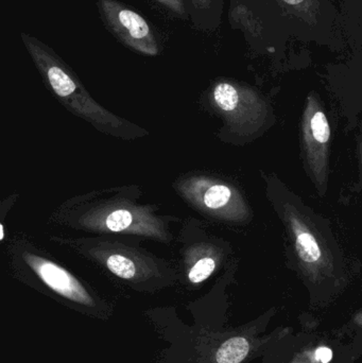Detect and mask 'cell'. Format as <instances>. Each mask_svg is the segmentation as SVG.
Wrapping results in <instances>:
<instances>
[{
    "instance_id": "1",
    "label": "cell",
    "mask_w": 362,
    "mask_h": 363,
    "mask_svg": "<svg viewBox=\"0 0 362 363\" xmlns=\"http://www.w3.org/2000/svg\"><path fill=\"white\" fill-rule=\"evenodd\" d=\"M213 99L242 133H254L267 123L268 104L253 89L222 81L215 85Z\"/></svg>"
},
{
    "instance_id": "2",
    "label": "cell",
    "mask_w": 362,
    "mask_h": 363,
    "mask_svg": "<svg viewBox=\"0 0 362 363\" xmlns=\"http://www.w3.org/2000/svg\"><path fill=\"white\" fill-rule=\"evenodd\" d=\"M329 119L318 98L315 94H310L302 119V143L308 167L321 192L329 172Z\"/></svg>"
},
{
    "instance_id": "3",
    "label": "cell",
    "mask_w": 362,
    "mask_h": 363,
    "mask_svg": "<svg viewBox=\"0 0 362 363\" xmlns=\"http://www.w3.org/2000/svg\"><path fill=\"white\" fill-rule=\"evenodd\" d=\"M100 12L113 33L133 50L146 55H157L159 45L144 17L116 0H100Z\"/></svg>"
},
{
    "instance_id": "4",
    "label": "cell",
    "mask_w": 362,
    "mask_h": 363,
    "mask_svg": "<svg viewBox=\"0 0 362 363\" xmlns=\"http://www.w3.org/2000/svg\"><path fill=\"white\" fill-rule=\"evenodd\" d=\"M353 352L327 339H293L283 337L264 355L267 363H335Z\"/></svg>"
},
{
    "instance_id": "5",
    "label": "cell",
    "mask_w": 362,
    "mask_h": 363,
    "mask_svg": "<svg viewBox=\"0 0 362 363\" xmlns=\"http://www.w3.org/2000/svg\"><path fill=\"white\" fill-rule=\"evenodd\" d=\"M284 211L285 220L295 237V252L304 272L314 281L331 275L333 272L331 254L323 249L322 243L295 206L286 204Z\"/></svg>"
},
{
    "instance_id": "6",
    "label": "cell",
    "mask_w": 362,
    "mask_h": 363,
    "mask_svg": "<svg viewBox=\"0 0 362 363\" xmlns=\"http://www.w3.org/2000/svg\"><path fill=\"white\" fill-rule=\"evenodd\" d=\"M23 259L40 277V281L62 298L82 306H95V301L89 291L65 269L50 260L29 253L23 255Z\"/></svg>"
},
{
    "instance_id": "7",
    "label": "cell",
    "mask_w": 362,
    "mask_h": 363,
    "mask_svg": "<svg viewBox=\"0 0 362 363\" xmlns=\"http://www.w3.org/2000/svg\"><path fill=\"white\" fill-rule=\"evenodd\" d=\"M202 204L225 219L244 220L249 209L242 196L231 186L218 182L206 181L200 185Z\"/></svg>"
},
{
    "instance_id": "8",
    "label": "cell",
    "mask_w": 362,
    "mask_h": 363,
    "mask_svg": "<svg viewBox=\"0 0 362 363\" xmlns=\"http://www.w3.org/2000/svg\"><path fill=\"white\" fill-rule=\"evenodd\" d=\"M106 266L111 272L114 273L116 277L123 279H132L135 277L136 267L135 264L130 259L119 254L111 255L106 260Z\"/></svg>"
},
{
    "instance_id": "9",
    "label": "cell",
    "mask_w": 362,
    "mask_h": 363,
    "mask_svg": "<svg viewBox=\"0 0 362 363\" xmlns=\"http://www.w3.org/2000/svg\"><path fill=\"white\" fill-rule=\"evenodd\" d=\"M216 260L212 257H204L198 260L188 272V279L191 284H201L208 279L216 270Z\"/></svg>"
},
{
    "instance_id": "10",
    "label": "cell",
    "mask_w": 362,
    "mask_h": 363,
    "mask_svg": "<svg viewBox=\"0 0 362 363\" xmlns=\"http://www.w3.org/2000/svg\"><path fill=\"white\" fill-rule=\"evenodd\" d=\"M132 223H133V215L125 209H118L106 217L104 225L111 232L119 233L128 230Z\"/></svg>"
},
{
    "instance_id": "11",
    "label": "cell",
    "mask_w": 362,
    "mask_h": 363,
    "mask_svg": "<svg viewBox=\"0 0 362 363\" xmlns=\"http://www.w3.org/2000/svg\"><path fill=\"white\" fill-rule=\"evenodd\" d=\"M157 1L161 2L163 6L174 11L176 14L184 15L185 11L182 0H157Z\"/></svg>"
},
{
    "instance_id": "12",
    "label": "cell",
    "mask_w": 362,
    "mask_h": 363,
    "mask_svg": "<svg viewBox=\"0 0 362 363\" xmlns=\"http://www.w3.org/2000/svg\"><path fill=\"white\" fill-rule=\"evenodd\" d=\"M353 326L357 332L361 333L362 334V311L361 313H357L353 319Z\"/></svg>"
},
{
    "instance_id": "13",
    "label": "cell",
    "mask_w": 362,
    "mask_h": 363,
    "mask_svg": "<svg viewBox=\"0 0 362 363\" xmlns=\"http://www.w3.org/2000/svg\"><path fill=\"white\" fill-rule=\"evenodd\" d=\"M286 4H290V6H297V4H302L304 0H283Z\"/></svg>"
},
{
    "instance_id": "14",
    "label": "cell",
    "mask_w": 362,
    "mask_h": 363,
    "mask_svg": "<svg viewBox=\"0 0 362 363\" xmlns=\"http://www.w3.org/2000/svg\"><path fill=\"white\" fill-rule=\"evenodd\" d=\"M335 363H353V355L348 356V357L344 358V359Z\"/></svg>"
},
{
    "instance_id": "15",
    "label": "cell",
    "mask_w": 362,
    "mask_h": 363,
    "mask_svg": "<svg viewBox=\"0 0 362 363\" xmlns=\"http://www.w3.org/2000/svg\"><path fill=\"white\" fill-rule=\"evenodd\" d=\"M4 224H0V240L4 241Z\"/></svg>"
},
{
    "instance_id": "16",
    "label": "cell",
    "mask_w": 362,
    "mask_h": 363,
    "mask_svg": "<svg viewBox=\"0 0 362 363\" xmlns=\"http://www.w3.org/2000/svg\"><path fill=\"white\" fill-rule=\"evenodd\" d=\"M261 363H267V362H266L265 360H263V362H261Z\"/></svg>"
}]
</instances>
